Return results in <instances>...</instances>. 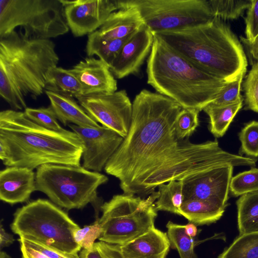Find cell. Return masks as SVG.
I'll return each mask as SVG.
<instances>
[{
  "mask_svg": "<svg viewBox=\"0 0 258 258\" xmlns=\"http://www.w3.org/2000/svg\"><path fill=\"white\" fill-rule=\"evenodd\" d=\"M58 61L51 39L26 38L15 30L1 37V97L12 109L24 110L26 97L45 92L47 74Z\"/></svg>",
  "mask_w": 258,
  "mask_h": 258,
  "instance_id": "obj_3",
  "label": "cell"
},
{
  "mask_svg": "<svg viewBox=\"0 0 258 258\" xmlns=\"http://www.w3.org/2000/svg\"><path fill=\"white\" fill-rule=\"evenodd\" d=\"M158 196V191L146 199L123 193L103 203L99 218L102 233L98 239L121 246L147 232L157 216L155 201Z\"/></svg>",
  "mask_w": 258,
  "mask_h": 258,
  "instance_id": "obj_9",
  "label": "cell"
},
{
  "mask_svg": "<svg viewBox=\"0 0 258 258\" xmlns=\"http://www.w3.org/2000/svg\"><path fill=\"white\" fill-rule=\"evenodd\" d=\"M218 258H258V232L239 234Z\"/></svg>",
  "mask_w": 258,
  "mask_h": 258,
  "instance_id": "obj_27",
  "label": "cell"
},
{
  "mask_svg": "<svg viewBox=\"0 0 258 258\" xmlns=\"http://www.w3.org/2000/svg\"><path fill=\"white\" fill-rule=\"evenodd\" d=\"M19 27L28 39H50L70 30L60 0H0V38Z\"/></svg>",
  "mask_w": 258,
  "mask_h": 258,
  "instance_id": "obj_8",
  "label": "cell"
},
{
  "mask_svg": "<svg viewBox=\"0 0 258 258\" xmlns=\"http://www.w3.org/2000/svg\"><path fill=\"white\" fill-rule=\"evenodd\" d=\"M213 76L230 82L245 75L247 60L241 42L221 19L183 29L153 33Z\"/></svg>",
  "mask_w": 258,
  "mask_h": 258,
  "instance_id": "obj_4",
  "label": "cell"
},
{
  "mask_svg": "<svg viewBox=\"0 0 258 258\" xmlns=\"http://www.w3.org/2000/svg\"><path fill=\"white\" fill-rule=\"evenodd\" d=\"M233 167L218 166L182 180L184 201L204 200L225 208Z\"/></svg>",
  "mask_w": 258,
  "mask_h": 258,
  "instance_id": "obj_14",
  "label": "cell"
},
{
  "mask_svg": "<svg viewBox=\"0 0 258 258\" xmlns=\"http://www.w3.org/2000/svg\"><path fill=\"white\" fill-rule=\"evenodd\" d=\"M65 19L75 37L90 34L99 28L113 12L120 9L116 0H60Z\"/></svg>",
  "mask_w": 258,
  "mask_h": 258,
  "instance_id": "obj_13",
  "label": "cell"
},
{
  "mask_svg": "<svg viewBox=\"0 0 258 258\" xmlns=\"http://www.w3.org/2000/svg\"><path fill=\"white\" fill-rule=\"evenodd\" d=\"M158 187L159 196L155 202L156 210L181 215L180 208L184 201L182 180H172Z\"/></svg>",
  "mask_w": 258,
  "mask_h": 258,
  "instance_id": "obj_25",
  "label": "cell"
},
{
  "mask_svg": "<svg viewBox=\"0 0 258 258\" xmlns=\"http://www.w3.org/2000/svg\"><path fill=\"white\" fill-rule=\"evenodd\" d=\"M246 48L248 56L251 59V64L258 61V36L251 42L241 40Z\"/></svg>",
  "mask_w": 258,
  "mask_h": 258,
  "instance_id": "obj_41",
  "label": "cell"
},
{
  "mask_svg": "<svg viewBox=\"0 0 258 258\" xmlns=\"http://www.w3.org/2000/svg\"><path fill=\"white\" fill-rule=\"evenodd\" d=\"M86 113L97 123L124 138L132 119L133 103L125 90L110 94H91L77 98Z\"/></svg>",
  "mask_w": 258,
  "mask_h": 258,
  "instance_id": "obj_11",
  "label": "cell"
},
{
  "mask_svg": "<svg viewBox=\"0 0 258 258\" xmlns=\"http://www.w3.org/2000/svg\"><path fill=\"white\" fill-rule=\"evenodd\" d=\"M185 231L186 233L190 237H195L198 232L197 225L192 223L184 225Z\"/></svg>",
  "mask_w": 258,
  "mask_h": 258,
  "instance_id": "obj_43",
  "label": "cell"
},
{
  "mask_svg": "<svg viewBox=\"0 0 258 258\" xmlns=\"http://www.w3.org/2000/svg\"><path fill=\"white\" fill-rule=\"evenodd\" d=\"M50 106L57 119L64 126L73 124L80 126L96 127L98 123L93 120L74 97L45 90Z\"/></svg>",
  "mask_w": 258,
  "mask_h": 258,
  "instance_id": "obj_20",
  "label": "cell"
},
{
  "mask_svg": "<svg viewBox=\"0 0 258 258\" xmlns=\"http://www.w3.org/2000/svg\"><path fill=\"white\" fill-rule=\"evenodd\" d=\"M0 228V249L10 246L15 240L12 235L7 233L1 223Z\"/></svg>",
  "mask_w": 258,
  "mask_h": 258,
  "instance_id": "obj_42",
  "label": "cell"
},
{
  "mask_svg": "<svg viewBox=\"0 0 258 258\" xmlns=\"http://www.w3.org/2000/svg\"><path fill=\"white\" fill-rule=\"evenodd\" d=\"M24 112L30 119L46 128L57 132L66 130L58 122L56 115L50 105L38 108L27 107Z\"/></svg>",
  "mask_w": 258,
  "mask_h": 258,
  "instance_id": "obj_33",
  "label": "cell"
},
{
  "mask_svg": "<svg viewBox=\"0 0 258 258\" xmlns=\"http://www.w3.org/2000/svg\"><path fill=\"white\" fill-rule=\"evenodd\" d=\"M166 227L170 247L178 251L180 258H198L194 250L195 237L186 233L184 225L169 221Z\"/></svg>",
  "mask_w": 258,
  "mask_h": 258,
  "instance_id": "obj_28",
  "label": "cell"
},
{
  "mask_svg": "<svg viewBox=\"0 0 258 258\" xmlns=\"http://www.w3.org/2000/svg\"><path fill=\"white\" fill-rule=\"evenodd\" d=\"M36 191L35 173L26 167H7L0 171V199L10 205L27 202Z\"/></svg>",
  "mask_w": 258,
  "mask_h": 258,
  "instance_id": "obj_18",
  "label": "cell"
},
{
  "mask_svg": "<svg viewBox=\"0 0 258 258\" xmlns=\"http://www.w3.org/2000/svg\"><path fill=\"white\" fill-rule=\"evenodd\" d=\"M33 246L49 258H81L78 253H69L46 245L36 239L27 236H21Z\"/></svg>",
  "mask_w": 258,
  "mask_h": 258,
  "instance_id": "obj_39",
  "label": "cell"
},
{
  "mask_svg": "<svg viewBox=\"0 0 258 258\" xmlns=\"http://www.w3.org/2000/svg\"><path fill=\"white\" fill-rule=\"evenodd\" d=\"M101 233L102 228L99 218H97L93 224L77 229L74 233V238L75 242L82 249L90 250Z\"/></svg>",
  "mask_w": 258,
  "mask_h": 258,
  "instance_id": "obj_37",
  "label": "cell"
},
{
  "mask_svg": "<svg viewBox=\"0 0 258 258\" xmlns=\"http://www.w3.org/2000/svg\"><path fill=\"white\" fill-rule=\"evenodd\" d=\"M0 258H11L6 252L2 250L0 252Z\"/></svg>",
  "mask_w": 258,
  "mask_h": 258,
  "instance_id": "obj_44",
  "label": "cell"
},
{
  "mask_svg": "<svg viewBox=\"0 0 258 258\" xmlns=\"http://www.w3.org/2000/svg\"><path fill=\"white\" fill-rule=\"evenodd\" d=\"M229 191L235 197L258 191V168H252L232 177Z\"/></svg>",
  "mask_w": 258,
  "mask_h": 258,
  "instance_id": "obj_30",
  "label": "cell"
},
{
  "mask_svg": "<svg viewBox=\"0 0 258 258\" xmlns=\"http://www.w3.org/2000/svg\"><path fill=\"white\" fill-rule=\"evenodd\" d=\"M134 33L122 38L99 41L88 38L86 52L88 57L96 55L109 67Z\"/></svg>",
  "mask_w": 258,
  "mask_h": 258,
  "instance_id": "obj_26",
  "label": "cell"
},
{
  "mask_svg": "<svg viewBox=\"0 0 258 258\" xmlns=\"http://www.w3.org/2000/svg\"><path fill=\"white\" fill-rule=\"evenodd\" d=\"M120 9L111 13L104 23L88 38L105 41L122 38L139 29L145 22L138 8L119 1Z\"/></svg>",
  "mask_w": 258,
  "mask_h": 258,
  "instance_id": "obj_17",
  "label": "cell"
},
{
  "mask_svg": "<svg viewBox=\"0 0 258 258\" xmlns=\"http://www.w3.org/2000/svg\"><path fill=\"white\" fill-rule=\"evenodd\" d=\"M241 142L240 154L251 158L258 157V121H251L239 133Z\"/></svg>",
  "mask_w": 258,
  "mask_h": 258,
  "instance_id": "obj_32",
  "label": "cell"
},
{
  "mask_svg": "<svg viewBox=\"0 0 258 258\" xmlns=\"http://www.w3.org/2000/svg\"><path fill=\"white\" fill-rule=\"evenodd\" d=\"M251 68L243 83L246 108L258 113V61Z\"/></svg>",
  "mask_w": 258,
  "mask_h": 258,
  "instance_id": "obj_31",
  "label": "cell"
},
{
  "mask_svg": "<svg viewBox=\"0 0 258 258\" xmlns=\"http://www.w3.org/2000/svg\"><path fill=\"white\" fill-rule=\"evenodd\" d=\"M136 7L153 33L205 23L214 17L207 0H126Z\"/></svg>",
  "mask_w": 258,
  "mask_h": 258,
  "instance_id": "obj_10",
  "label": "cell"
},
{
  "mask_svg": "<svg viewBox=\"0 0 258 258\" xmlns=\"http://www.w3.org/2000/svg\"><path fill=\"white\" fill-rule=\"evenodd\" d=\"M154 38L153 33L145 24L135 32L110 67L114 77L120 79L138 74L151 52Z\"/></svg>",
  "mask_w": 258,
  "mask_h": 258,
  "instance_id": "obj_15",
  "label": "cell"
},
{
  "mask_svg": "<svg viewBox=\"0 0 258 258\" xmlns=\"http://www.w3.org/2000/svg\"><path fill=\"white\" fill-rule=\"evenodd\" d=\"M18 240L20 244L22 258H49L33 246L22 236H19Z\"/></svg>",
  "mask_w": 258,
  "mask_h": 258,
  "instance_id": "obj_40",
  "label": "cell"
},
{
  "mask_svg": "<svg viewBox=\"0 0 258 258\" xmlns=\"http://www.w3.org/2000/svg\"><path fill=\"white\" fill-rule=\"evenodd\" d=\"M70 70L81 84L85 95L117 91V81L110 67L99 58L87 57Z\"/></svg>",
  "mask_w": 258,
  "mask_h": 258,
  "instance_id": "obj_16",
  "label": "cell"
},
{
  "mask_svg": "<svg viewBox=\"0 0 258 258\" xmlns=\"http://www.w3.org/2000/svg\"><path fill=\"white\" fill-rule=\"evenodd\" d=\"M45 90L62 94L75 98L85 95L84 89L70 69L55 67L46 77Z\"/></svg>",
  "mask_w": 258,
  "mask_h": 258,
  "instance_id": "obj_22",
  "label": "cell"
},
{
  "mask_svg": "<svg viewBox=\"0 0 258 258\" xmlns=\"http://www.w3.org/2000/svg\"><path fill=\"white\" fill-rule=\"evenodd\" d=\"M120 247L124 258H166L170 244L167 234L154 225L144 234Z\"/></svg>",
  "mask_w": 258,
  "mask_h": 258,
  "instance_id": "obj_19",
  "label": "cell"
},
{
  "mask_svg": "<svg viewBox=\"0 0 258 258\" xmlns=\"http://www.w3.org/2000/svg\"><path fill=\"white\" fill-rule=\"evenodd\" d=\"M132 103L128 134L104 169L124 194L145 197L161 184L218 166H255V159L226 151L217 140L179 138L175 122L183 108L169 97L143 89Z\"/></svg>",
  "mask_w": 258,
  "mask_h": 258,
  "instance_id": "obj_1",
  "label": "cell"
},
{
  "mask_svg": "<svg viewBox=\"0 0 258 258\" xmlns=\"http://www.w3.org/2000/svg\"><path fill=\"white\" fill-rule=\"evenodd\" d=\"M244 76L241 75L235 80L227 82L218 97L210 104L222 106L243 102L244 98L240 94V90Z\"/></svg>",
  "mask_w": 258,
  "mask_h": 258,
  "instance_id": "obj_35",
  "label": "cell"
},
{
  "mask_svg": "<svg viewBox=\"0 0 258 258\" xmlns=\"http://www.w3.org/2000/svg\"><path fill=\"white\" fill-rule=\"evenodd\" d=\"M83 151L82 140L73 131L46 128L24 111L0 112V159L7 167L33 170L46 164L81 166Z\"/></svg>",
  "mask_w": 258,
  "mask_h": 258,
  "instance_id": "obj_2",
  "label": "cell"
},
{
  "mask_svg": "<svg viewBox=\"0 0 258 258\" xmlns=\"http://www.w3.org/2000/svg\"><path fill=\"white\" fill-rule=\"evenodd\" d=\"M81 258H124L120 245L104 241L95 242L90 250L82 249Z\"/></svg>",
  "mask_w": 258,
  "mask_h": 258,
  "instance_id": "obj_36",
  "label": "cell"
},
{
  "mask_svg": "<svg viewBox=\"0 0 258 258\" xmlns=\"http://www.w3.org/2000/svg\"><path fill=\"white\" fill-rule=\"evenodd\" d=\"M147 61V83L183 108L202 111L227 82L203 70L154 35Z\"/></svg>",
  "mask_w": 258,
  "mask_h": 258,
  "instance_id": "obj_5",
  "label": "cell"
},
{
  "mask_svg": "<svg viewBox=\"0 0 258 258\" xmlns=\"http://www.w3.org/2000/svg\"><path fill=\"white\" fill-rule=\"evenodd\" d=\"M11 228L19 236L32 237L63 252L76 254L82 250L74 238L79 226L67 213L46 199H38L18 208Z\"/></svg>",
  "mask_w": 258,
  "mask_h": 258,
  "instance_id": "obj_7",
  "label": "cell"
},
{
  "mask_svg": "<svg viewBox=\"0 0 258 258\" xmlns=\"http://www.w3.org/2000/svg\"><path fill=\"white\" fill-rule=\"evenodd\" d=\"M68 126L81 139L83 146L82 166L100 172L122 143L123 138L103 125L96 127Z\"/></svg>",
  "mask_w": 258,
  "mask_h": 258,
  "instance_id": "obj_12",
  "label": "cell"
},
{
  "mask_svg": "<svg viewBox=\"0 0 258 258\" xmlns=\"http://www.w3.org/2000/svg\"><path fill=\"white\" fill-rule=\"evenodd\" d=\"M108 180L104 174L81 166L46 164L35 173L36 190L45 194L58 207L70 210L91 204L97 214L103 204L97 189Z\"/></svg>",
  "mask_w": 258,
  "mask_h": 258,
  "instance_id": "obj_6",
  "label": "cell"
},
{
  "mask_svg": "<svg viewBox=\"0 0 258 258\" xmlns=\"http://www.w3.org/2000/svg\"><path fill=\"white\" fill-rule=\"evenodd\" d=\"M224 208L208 201L190 199L183 201L180 208L181 216L196 225L214 223L219 220L225 211Z\"/></svg>",
  "mask_w": 258,
  "mask_h": 258,
  "instance_id": "obj_21",
  "label": "cell"
},
{
  "mask_svg": "<svg viewBox=\"0 0 258 258\" xmlns=\"http://www.w3.org/2000/svg\"><path fill=\"white\" fill-rule=\"evenodd\" d=\"M236 205L239 234L258 232V191L240 196Z\"/></svg>",
  "mask_w": 258,
  "mask_h": 258,
  "instance_id": "obj_23",
  "label": "cell"
},
{
  "mask_svg": "<svg viewBox=\"0 0 258 258\" xmlns=\"http://www.w3.org/2000/svg\"><path fill=\"white\" fill-rule=\"evenodd\" d=\"M209 3L214 17L222 20H234L249 8L251 0H210Z\"/></svg>",
  "mask_w": 258,
  "mask_h": 258,
  "instance_id": "obj_29",
  "label": "cell"
},
{
  "mask_svg": "<svg viewBox=\"0 0 258 258\" xmlns=\"http://www.w3.org/2000/svg\"><path fill=\"white\" fill-rule=\"evenodd\" d=\"M242 105L243 102L222 106L210 104L206 106L203 110L209 117V130L211 133L217 138L222 137Z\"/></svg>",
  "mask_w": 258,
  "mask_h": 258,
  "instance_id": "obj_24",
  "label": "cell"
},
{
  "mask_svg": "<svg viewBox=\"0 0 258 258\" xmlns=\"http://www.w3.org/2000/svg\"><path fill=\"white\" fill-rule=\"evenodd\" d=\"M196 109L182 108L175 122V130L180 139L189 138L199 125V113Z\"/></svg>",
  "mask_w": 258,
  "mask_h": 258,
  "instance_id": "obj_34",
  "label": "cell"
},
{
  "mask_svg": "<svg viewBox=\"0 0 258 258\" xmlns=\"http://www.w3.org/2000/svg\"><path fill=\"white\" fill-rule=\"evenodd\" d=\"M244 20L245 37H240V40L251 42L258 36V0H251Z\"/></svg>",
  "mask_w": 258,
  "mask_h": 258,
  "instance_id": "obj_38",
  "label": "cell"
}]
</instances>
